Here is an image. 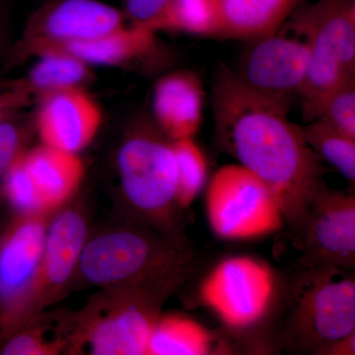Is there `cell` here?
<instances>
[{"label":"cell","mask_w":355,"mask_h":355,"mask_svg":"<svg viewBox=\"0 0 355 355\" xmlns=\"http://www.w3.org/2000/svg\"><path fill=\"white\" fill-rule=\"evenodd\" d=\"M211 103L219 144L268 186L291 232L329 170L287 118L289 108L252 92L227 65L214 74Z\"/></svg>","instance_id":"cell-1"},{"label":"cell","mask_w":355,"mask_h":355,"mask_svg":"<svg viewBox=\"0 0 355 355\" xmlns=\"http://www.w3.org/2000/svg\"><path fill=\"white\" fill-rule=\"evenodd\" d=\"M195 259L186 239L139 222L88 239L77 272L88 284L106 289L183 284Z\"/></svg>","instance_id":"cell-2"},{"label":"cell","mask_w":355,"mask_h":355,"mask_svg":"<svg viewBox=\"0 0 355 355\" xmlns=\"http://www.w3.org/2000/svg\"><path fill=\"white\" fill-rule=\"evenodd\" d=\"M116 165L121 193L137 220L170 237L186 239L173 141L153 119L139 118L130 125L116 151Z\"/></svg>","instance_id":"cell-3"},{"label":"cell","mask_w":355,"mask_h":355,"mask_svg":"<svg viewBox=\"0 0 355 355\" xmlns=\"http://www.w3.org/2000/svg\"><path fill=\"white\" fill-rule=\"evenodd\" d=\"M284 25L309 49L300 98L303 119L310 123L318 118L326 98L355 77V0L302 2Z\"/></svg>","instance_id":"cell-4"},{"label":"cell","mask_w":355,"mask_h":355,"mask_svg":"<svg viewBox=\"0 0 355 355\" xmlns=\"http://www.w3.org/2000/svg\"><path fill=\"white\" fill-rule=\"evenodd\" d=\"M181 284L107 288L72 320L67 350L93 355H147L161 307Z\"/></svg>","instance_id":"cell-5"},{"label":"cell","mask_w":355,"mask_h":355,"mask_svg":"<svg viewBox=\"0 0 355 355\" xmlns=\"http://www.w3.org/2000/svg\"><path fill=\"white\" fill-rule=\"evenodd\" d=\"M355 331V280L338 268L302 270L292 291L284 343L315 354Z\"/></svg>","instance_id":"cell-6"},{"label":"cell","mask_w":355,"mask_h":355,"mask_svg":"<svg viewBox=\"0 0 355 355\" xmlns=\"http://www.w3.org/2000/svg\"><path fill=\"white\" fill-rule=\"evenodd\" d=\"M210 228L224 240H250L277 232L284 225L279 203L268 186L240 164L221 167L205 196Z\"/></svg>","instance_id":"cell-7"},{"label":"cell","mask_w":355,"mask_h":355,"mask_svg":"<svg viewBox=\"0 0 355 355\" xmlns=\"http://www.w3.org/2000/svg\"><path fill=\"white\" fill-rule=\"evenodd\" d=\"M277 282L265 261L247 256L221 261L203 279L200 302L231 331H248L265 321L275 304Z\"/></svg>","instance_id":"cell-8"},{"label":"cell","mask_w":355,"mask_h":355,"mask_svg":"<svg viewBox=\"0 0 355 355\" xmlns=\"http://www.w3.org/2000/svg\"><path fill=\"white\" fill-rule=\"evenodd\" d=\"M127 23L121 8L101 0H46L28 18L22 36L11 46L7 67L55 46L100 38Z\"/></svg>","instance_id":"cell-9"},{"label":"cell","mask_w":355,"mask_h":355,"mask_svg":"<svg viewBox=\"0 0 355 355\" xmlns=\"http://www.w3.org/2000/svg\"><path fill=\"white\" fill-rule=\"evenodd\" d=\"M46 216L17 214L0 224V340L29 319L43 258Z\"/></svg>","instance_id":"cell-10"},{"label":"cell","mask_w":355,"mask_h":355,"mask_svg":"<svg viewBox=\"0 0 355 355\" xmlns=\"http://www.w3.org/2000/svg\"><path fill=\"white\" fill-rule=\"evenodd\" d=\"M291 235L302 270L338 268L354 272V191L334 190L324 182Z\"/></svg>","instance_id":"cell-11"},{"label":"cell","mask_w":355,"mask_h":355,"mask_svg":"<svg viewBox=\"0 0 355 355\" xmlns=\"http://www.w3.org/2000/svg\"><path fill=\"white\" fill-rule=\"evenodd\" d=\"M237 65L236 78L252 92L289 108L304 85L309 49L304 40L279 31L250 40Z\"/></svg>","instance_id":"cell-12"},{"label":"cell","mask_w":355,"mask_h":355,"mask_svg":"<svg viewBox=\"0 0 355 355\" xmlns=\"http://www.w3.org/2000/svg\"><path fill=\"white\" fill-rule=\"evenodd\" d=\"M34 114L41 144L79 154L101 127V107L86 88H71L41 96Z\"/></svg>","instance_id":"cell-13"},{"label":"cell","mask_w":355,"mask_h":355,"mask_svg":"<svg viewBox=\"0 0 355 355\" xmlns=\"http://www.w3.org/2000/svg\"><path fill=\"white\" fill-rule=\"evenodd\" d=\"M51 51L69 53L91 67H120L144 72L162 69L172 58L169 49L159 40L157 32L130 23L100 38L67 44L46 51Z\"/></svg>","instance_id":"cell-14"},{"label":"cell","mask_w":355,"mask_h":355,"mask_svg":"<svg viewBox=\"0 0 355 355\" xmlns=\"http://www.w3.org/2000/svg\"><path fill=\"white\" fill-rule=\"evenodd\" d=\"M87 240V222L78 210H62L49 224L28 321L50 304L73 277Z\"/></svg>","instance_id":"cell-15"},{"label":"cell","mask_w":355,"mask_h":355,"mask_svg":"<svg viewBox=\"0 0 355 355\" xmlns=\"http://www.w3.org/2000/svg\"><path fill=\"white\" fill-rule=\"evenodd\" d=\"M205 90L191 70L167 72L156 81L151 98V119L168 139L193 137L202 123Z\"/></svg>","instance_id":"cell-16"},{"label":"cell","mask_w":355,"mask_h":355,"mask_svg":"<svg viewBox=\"0 0 355 355\" xmlns=\"http://www.w3.org/2000/svg\"><path fill=\"white\" fill-rule=\"evenodd\" d=\"M44 216L62 209L78 190L84 177L79 154L42 144L22 156Z\"/></svg>","instance_id":"cell-17"},{"label":"cell","mask_w":355,"mask_h":355,"mask_svg":"<svg viewBox=\"0 0 355 355\" xmlns=\"http://www.w3.org/2000/svg\"><path fill=\"white\" fill-rule=\"evenodd\" d=\"M222 38L254 40L280 31L303 0H217Z\"/></svg>","instance_id":"cell-18"},{"label":"cell","mask_w":355,"mask_h":355,"mask_svg":"<svg viewBox=\"0 0 355 355\" xmlns=\"http://www.w3.org/2000/svg\"><path fill=\"white\" fill-rule=\"evenodd\" d=\"M34 58L29 71L18 78L34 100L65 89L86 88L94 80L90 65L64 51H46Z\"/></svg>","instance_id":"cell-19"},{"label":"cell","mask_w":355,"mask_h":355,"mask_svg":"<svg viewBox=\"0 0 355 355\" xmlns=\"http://www.w3.org/2000/svg\"><path fill=\"white\" fill-rule=\"evenodd\" d=\"M216 336L191 318L160 315L147 347V355H205L217 352Z\"/></svg>","instance_id":"cell-20"},{"label":"cell","mask_w":355,"mask_h":355,"mask_svg":"<svg viewBox=\"0 0 355 355\" xmlns=\"http://www.w3.org/2000/svg\"><path fill=\"white\" fill-rule=\"evenodd\" d=\"M155 32L172 31L200 37H220L217 0H170L164 11L149 26Z\"/></svg>","instance_id":"cell-21"},{"label":"cell","mask_w":355,"mask_h":355,"mask_svg":"<svg viewBox=\"0 0 355 355\" xmlns=\"http://www.w3.org/2000/svg\"><path fill=\"white\" fill-rule=\"evenodd\" d=\"M301 133L308 146L320 159L338 170L350 186L355 182V139L317 120L300 125Z\"/></svg>","instance_id":"cell-22"},{"label":"cell","mask_w":355,"mask_h":355,"mask_svg":"<svg viewBox=\"0 0 355 355\" xmlns=\"http://www.w3.org/2000/svg\"><path fill=\"white\" fill-rule=\"evenodd\" d=\"M69 335L55 333L38 315L0 340L1 355H51L67 349Z\"/></svg>","instance_id":"cell-23"},{"label":"cell","mask_w":355,"mask_h":355,"mask_svg":"<svg viewBox=\"0 0 355 355\" xmlns=\"http://www.w3.org/2000/svg\"><path fill=\"white\" fill-rule=\"evenodd\" d=\"M173 149L177 165L178 202L186 209L207 182V159L193 137L175 140Z\"/></svg>","instance_id":"cell-24"},{"label":"cell","mask_w":355,"mask_h":355,"mask_svg":"<svg viewBox=\"0 0 355 355\" xmlns=\"http://www.w3.org/2000/svg\"><path fill=\"white\" fill-rule=\"evenodd\" d=\"M22 113L0 123V182L29 149L33 133H36L34 114Z\"/></svg>","instance_id":"cell-25"},{"label":"cell","mask_w":355,"mask_h":355,"mask_svg":"<svg viewBox=\"0 0 355 355\" xmlns=\"http://www.w3.org/2000/svg\"><path fill=\"white\" fill-rule=\"evenodd\" d=\"M317 119L355 139V77L340 84L326 98Z\"/></svg>","instance_id":"cell-26"},{"label":"cell","mask_w":355,"mask_h":355,"mask_svg":"<svg viewBox=\"0 0 355 355\" xmlns=\"http://www.w3.org/2000/svg\"><path fill=\"white\" fill-rule=\"evenodd\" d=\"M33 101L34 97L19 79L9 80L0 87V123L24 112Z\"/></svg>","instance_id":"cell-27"},{"label":"cell","mask_w":355,"mask_h":355,"mask_svg":"<svg viewBox=\"0 0 355 355\" xmlns=\"http://www.w3.org/2000/svg\"><path fill=\"white\" fill-rule=\"evenodd\" d=\"M170 0H121V10L130 24L149 26L164 11Z\"/></svg>","instance_id":"cell-28"},{"label":"cell","mask_w":355,"mask_h":355,"mask_svg":"<svg viewBox=\"0 0 355 355\" xmlns=\"http://www.w3.org/2000/svg\"><path fill=\"white\" fill-rule=\"evenodd\" d=\"M316 355H354L355 331L318 350Z\"/></svg>","instance_id":"cell-29"},{"label":"cell","mask_w":355,"mask_h":355,"mask_svg":"<svg viewBox=\"0 0 355 355\" xmlns=\"http://www.w3.org/2000/svg\"><path fill=\"white\" fill-rule=\"evenodd\" d=\"M11 46H12V44L9 42L8 35H7L6 28L3 27L1 21H0V60H1L2 58H8Z\"/></svg>","instance_id":"cell-30"},{"label":"cell","mask_w":355,"mask_h":355,"mask_svg":"<svg viewBox=\"0 0 355 355\" xmlns=\"http://www.w3.org/2000/svg\"><path fill=\"white\" fill-rule=\"evenodd\" d=\"M8 83H9V80H1V79H0V87H2V86L6 85V84Z\"/></svg>","instance_id":"cell-31"},{"label":"cell","mask_w":355,"mask_h":355,"mask_svg":"<svg viewBox=\"0 0 355 355\" xmlns=\"http://www.w3.org/2000/svg\"><path fill=\"white\" fill-rule=\"evenodd\" d=\"M6 1V0H0V6H1L3 2Z\"/></svg>","instance_id":"cell-32"}]
</instances>
